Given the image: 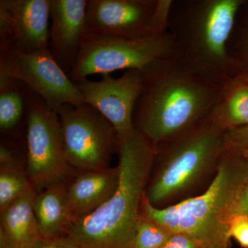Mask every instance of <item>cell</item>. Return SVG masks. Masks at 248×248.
Wrapping results in <instances>:
<instances>
[{
  "instance_id": "obj_1",
  "label": "cell",
  "mask_w": 248,
  "mask_h": 248,
  "mask_svg": "<svg viewBox=\"0 0 248 248\" xmlns=\"http://www.w3.org/2000/svg\"><path fill=\"white\" fill-rule=\"evenodd\" d=\"M142 73L143 92L134 125L155 147L208 120L222 89L186 69L174 58L155 62Z\"/></svg>"
},
{
  "instance_id": "obj_2",
  "label": "cell",
  "mask_w": 248,
  "mask_h": 248,
  "mask_svg": "<svg viewBox=\"0 0 248 248\" xmlns=\"http://www.w3.org/2000/svg\"><path fill=\"white\" fill-rule=\"evenodd\" d=\"M120 181L112 197L80 218L69 236L84 248H128L141 216L156 148L136 128L118 138Z\"/></svg>"
},
{
  "instance_id": "obj_3",
  "label": "cell",
  "mask_w": 248,
  "mask_h": 248,
  "mask_svg": "<svg viewBox=\"0 0 248 248\" xmlns=\"http://www.w3.org/2000/svg\"><path fill=\"white\" fill-rule=\"evenodd\" d=\"M242 0L174 1L169 31L174 58L186 69L223 86L232 79L228 43Z\"/></svg>"
},
{
  "instance_id": "obj_4",
  "label": "cell",
  "mask_w": 248,
  "mask_h": 248,
  "mask_svg": "<svg viewBox=\"0 0 248 248\" xmlns=\"http://www.w3.org/2000/svg\"><path fill=\"white\" fill-rule=\"evenodd\" d=\"M248 172V160L227 148L202 193L164 208L153 206L144 196L141 214L170 232L195 238L203 248H228L232 205Z\"/></svg>"
},
{
  "instance_id": "obj_5",
  "label": "cell",
  "mask_w": 248,
  "mask_h": 248,
  "mask_svg": "<svg viewBox=\"0 0 248 248\" xmlns=\"http://www.w3.org/2000/svg\"><path fill=\"white\" fill-rule=\"evenodd\" d=\"M156 148L155 170L145 195L155 208L189 198L207 180H213L227 150L225 132L210 118Z\"/></svg>"
},
{
  "instance_id": "obj_6",
  "label": "cell",
  "mask_w": 248,
  "mask_h": 248,
  "mask_svg": "<svg viewBox=\"0 0 248 248\" xmlns=\"http://www.w3.org/2000/svg\"><path fill=\"white\" fill-rule=\"evenodd\" d=\"M170 32L143 37H87L68 73L77 84L93 75H110L121 70H142L159 60L174 58Z\"/></svg>"
},
{
  "instance_id": "obj_7",
  "label": "cell",
  "mask_w": 248,
  "mask_h": 248,
  "mask_svg": "<svg viewBox=\"0 0 248 248\" xmlns=\"http://www.w3.org/2000/svg\"><path fill=\"white\" fill-rule=\"evenodd\" d=\"M57 113L61 122L67 161L81 172L109 169L118 135L112 124L88 104L62 106Z\"/></svg>"
},
{
  "instance_id": "obj_8",
  "label": "cell",
  "mask_w": 248,
  "mask_h": 248,
  "mask_svg": "<svg viewBox=\"0 0 248 248\" xmlns=\"http://www.w3.org/2000/svg\"><path fill=\"white\" fill-rule=\"evenodd\" d=\"M27 119L28 176L31 183L41 190L63 182L71 167L58 113L30 90Z\"/></svg>"
},
{
  "instance_id": "obj_9",
  "label": "cell",
  "mask_w": 248,
  "mask_h": 248,
  "mask_svg": "<svg viewBox=\"0 0 248 248\" xmlns=\"http://www.w3.org/2000/svg\"><path fill=\"white\" fill-rule=\"evenodd\" d=\"M172 0H88L87 37H133L169 31Z\"/></svg>"
},
{
  "instance_id": "obj_10",
  "label": "cell",
  "mask_w": 248,
  "mask_h": 248,
  "mask_svg": "<svg viewBox=\"0 0 248 248\" xmlns=\"http://www.w3.org/2000/svg\"><path fill=\"white\" fill-rule=\"evenodd\" d=\"M0 77L22 83L56 112L62 106L84 104L81 93L49 50L24 53L0 48Z\"/></svg>"
},
{
  "instance_id": "obj_11",
  "label": "cell",
  "mask_w": 248,
  "mask_h": 248,
  "mask_svg": "<svg viewBox=\"0 0 248 248\" xmlns=\"http://www.w3.org/2000/svg\"><path fill=\"white\" fill-rule=\"evenodd\" d=\"M84 104L99 111L112 124L118 138L135 130V108L143 89L140 70H128L120 78L104 75L100 81L81 80L76 84Z\"/></svg>"
},
{
  "instance_id": "obj_12",
  "label": "cell",
  "mask_w": 248,
  "mask_h": 248,
  "mask_svg": "<svg viewBox=\"0 0 248 248\" xmlns=\"http://www.w3.org/2000/svg\"><path fill=\"white\" fill-rule=\"evenodd\" d=\"M51 0H1L0 48L49 50Z\"/></svg>"
},
{
  "instance_id": "obj_13",
  "label": "cell",
  "mask_w": 248,
  "mask_h": 248,
  "mask_svg": "<svg viewBox=\"0 0 248 248\" xmlns=\"http://www.w3.org/2000/svg\"><path fill=\"white\" fill-rule=\"evenodd\" d=\"M88 0H51L49 51L68 75L86 37Z\"/></svg>"
},
{
  "instance_id": "obj_14",
  "label": "cell",
  "mask_w": 248,
  "mask_h": 248,
  "mask_svg": "<svg viewBox=\"0 0 248 248\" xmlns=\"http://www.w3.org/2000/svg\"><path fill=\"white\" fill-rule=\"evenodd\" d=\"M120 181V169L88 171L67 186V196L76 222L95 211L115 192Z\"/></svg>"
},
{
  "instance_id": "obj_15",
  "label": "cell",
  "mask_w": 248,
  "mask_h": 248,
  "mask_svg": "<svg viewBox=\"0 0 248 248\" xmlns=\"http://www.w3.org/2000/svg\"><path fill=\"white\" fill-rule=\"evenodd\" d=\"M37 194L32 187L0 212V248H32L40 239L34 212Z\"/></svg>"
},
{
  "instance_id": "obj_16",
  "label": "cell",
  "mask_w": 248,
  "mask_h": 248,
  "mask_svg": "<svg viewBox=\"0 0 248 248\" xmlns=\"http://www.w3.org/2000/svg\"><path fill=\"white\" fill-rule=\"evenodd\" d=\"M34 212L42 238L68 235L76 223L63 182L49 186L37 194Z\"/></svg>"
},
{
  "instance_id": "obj_17",
  "label": "cell",
  "mask_w": 248,
  "mask_h": 248,
  "mask_svg": "<svg viewBox=\"0 0 248 248\" xmlns=\"http://www.w3.org/2000/svg\"><path fill=\"white\" fill-rule=\"evenodd\" d=\"M209 118L226 133L248 125V80L232 79L222 86Z\"/></svg>"
},
{
  "instance_id": "obj_18",
  "label": "cell",
  "mask_w": 248,
  "mask_h": 248,
  "mask_svg": "<svg viewBox=\"0 0 248 248\" xmlns=\"http://www.w3.org/2000/svg\"><path fill=\"white\" fill-rule=\"evenodd\" d=\"M20 82L11 78L0 77V128L9 133L19 125L24 113L28 111L30 90L25 92Z\"/></svg>"
},
{
  "instance_id": "obj_19",
  "label": "cell",
  "mask_w": 248,
  "mask_h": 248,
  "mask_svg": "<svg viewBox=\"0 0 248 248\" xmlns=\"http://www.w3.org/2000/svg\"><path fill=\"white\" fill-rule=\"evenodd\" d=\"M16 158L1 164L0 212L22 197L34 187L29 176L19 170Z\"/></svg>"
},
{
  "instance_id": "obj_20",
  "label": "cell",
  "mask_w": 248,
  "mask_h": 248,
  "mask_svg": "<svg viewBox=\"0 0 248 248\" xmlns=\"http://www.w3.org/2000/svg\"><path fill=\"white\" fill-rule=\"evenodd\" d=\"M171 234L164 227L141 214L128 248H161Z\"/></svg>"
},
{
  "instance_id": "obj_21",
  "label": "cell",
  "mask_w": 248,
  "mask_h": 248,
  "mask_svg": "<svg viewBox=\"0 0 248 248\" xmlns=\"http://www.w3.org/2000/svg\"><path fill=\"white\" fill-rule=\"evenodd\" d=\"M228 50L232 79L248 80V20L241 35L232 32Z\"/></svg>"
},
{
  "instance_id": "obj_22",
  "label": "cell",
  "mask_w": 248,
  "mask_h": 248,
  "mask_svg": "<svg viewBox=\"0 0 248 248\" xmlns=\"http://www.w3.org/2000/svg\"><path fill=\"white\" fill-rule=\"evenodd\" d=\"M228 149L239 155H248V125L225 133Z\"/></svg>"
},
{
  "instance_id": "obj_23",
  "label": "cell",
  "mask_w": 248,
  "mask_h": 248,
  "mask_svg": "<svg viewBox=\"0 0 248 248\" xmlns=\"http://www.w3.org/2000/svg\"><path fill=\"white\" fill-rule=\"evenodd\" d=\"M228 237L233 238L244 248H248V217L236 215L232 217L228 224Z\"/></svg>"
},
{
  "instance_id": "obj_24",
  "label": "cell",
  "mask_w": 248,
  "mask_h": 248,
  "mask_svg": "<svg viewBox=\"0 0 248 248\" xmlns=\"http://www.w3.org/2000/svg\"><path fill=\"white\" fill-rule=\"evenodd\" d=\"M236 215L248 217V172L240 184L232 205L231 218Z\"/></svg>"
},
{
  "instance_id": "obj_25",
  "label": "cell",
  "mask_w": 248,
  "mask_h": 248,
  "mask_svg": "<svg viewBox=\"0 0 248 248\" xmlns=\"http://www.w3.org/2000/svg\"><path fill=\"white\" fill-rule=\"evenodd\" d=\"M69 235L53 238L41 237L32 248H81Z\"/></svg>"
},
{
  "instance_id": "obj_26",
  "label": "cell",
  "mask_w": 248,
  "mask_h": 248,
  "mask_svg": "<svg viewBox=\"0 0 248 248\" xmlns=\"http://www.w3.org/2000/svg\"><path fill=\"white\" fill-rule=\"evenodd\" d=\"M161 248H203L195 238L182 233H172Z\"/></svg>"
},
{
  "instance_id": "obj_27",
  "label": "cell",
  "mask_w": 248,
  "mask_h": 248,
  "mask_svg": "<svg viewBox=\"0 0 248 248\" xmlns=\"http://www.w3.org/2000/svg\"><path fill=\"white\" fill-rule=\"evenodd\" d=\"M241 156H242L243 157H244L245 159H247L248 161V155H241Z\"/></svg>"
},
{
  "instance_id": "obj_28",
  "label": "cell",
  "mask_w": 248,
  "mask_h": 248,
  "mask_svg": "<svg viewBox=\"0 0 248 248\" xmlns=\"http://www.w3.org/2000/svg\"><path fill=\"white\" fill-rule=\"evenodd\" d=\"M84 248V247H82V248Z\"/></svg>"
}]
</instances>
